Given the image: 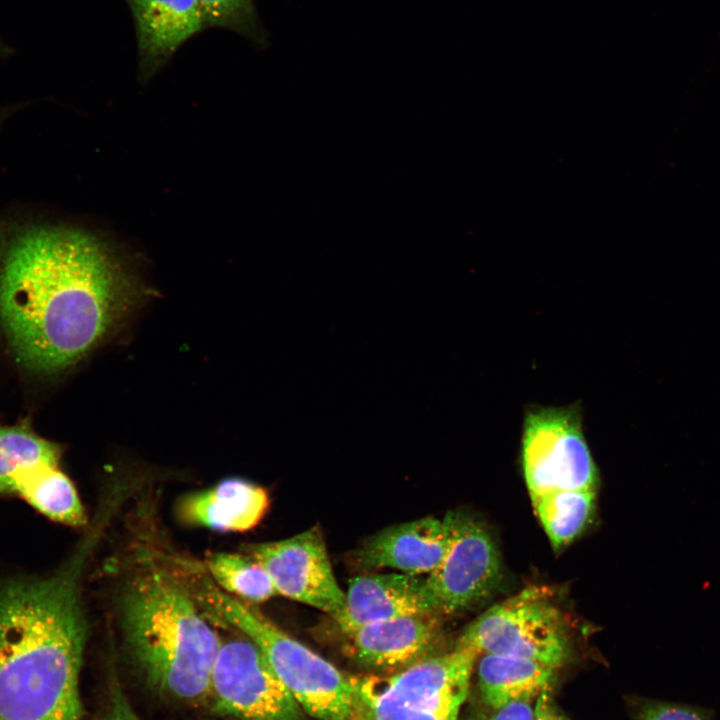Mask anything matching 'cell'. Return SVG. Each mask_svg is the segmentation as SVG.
Segmentation results:
<instances>
[{
    "instance_id": "9",
    "label": "cell",
    "mask_w": 720,
    "mask_h": 720,
    "mask_svg": "<svg viewBox=\"0 0 720 720\" xmlns=\"http://www.w3.org/2000/svg\"><path fill=\"white\" fill-rule=\"evenodd\" d=\"M501 560L486 527L472 517L454 513L451 545L426 585L440 616L463 611L488 597L502 576Z\"/></svg>"
},
{
    "instance_id": "2",
    "label": "cell",
    "mask_w": 720,
    "mask_h": 720,
    "mask_svg": "<svg viewBox=\"0 0 720 720\" xmlns=\"http://www.w3.org/2000/svg\"><path fill=\"white\" fill-rule=\"evenodd\" d=\"M96 536L51 574L0 581V720H81V579Z\"/></svg>"
},
{
    "instance_id": "17",
    "label": "cell",
    "mask_w": 720,
    "mask_h": 720,
    "mask_svg": "<svg viewBox=\"0 0 720 720\" xmlns=\"http://www.w3.org/2000/svg\"><path fill=\"white\" fill-rule=\"evenodd\" d=\"M59 446L29 425H0V496H16L18 483L48 466H59Z\"/></svg>"
},
{
    "instance_id": "1",
    "label": "cell",
    "mask_w": 720,
    "mask_h": 720,
    "mask_svg": "<svg viewBox=\"0 0 720 720\" xmlns=\"http://www.w3.org/2000/svg\"><path fill=\"white\" fill-rule=\"evenodd\" d=\"M144 294L125 256L66 225L17 231L0 260V326L22 364L62 372L105 342Z\"/></svg>"
},
{
    "instance_id": "16",
    "label": "cell",
    "mask_w": 720,
    "mask_h": 720,
    "mask_svg": "<svg viewBox=\"0 0 720 720\" xmlns=\"http://www.w3.org/2000/svg\"><path fill=\"white\" fill-rule=\"evenodd\" d=\"M558 670L528 659L481 654L477 665V683L481 698L489 708L536 699L550 690Z\"/></svg>"
},
{
    "instance_id": "20",
    "label": "cell",
    "mask_w": 720,
    "mask_h": 720,
    "mask_svg": "<svg viewBox=\"0 0 720 720\" xmlns=\"http://www.w3.org/2000/svg\"><path fill=\"white\" fill-rule=\"evenodd\" d=\"M207 569L222 590L245 602H263L276 594L266 570L248 554H212Z\"/></svg>"
},
{
    "instance_id": "13",
    "label": "cell",
    "mask_w": 720,
    "mask_h": 720,
    "mask_svg": "<svg viewBox=\"0 0 720 720\" xmlns=\"http://www.w3.org/2000/svg\"><path fill=\"white\" fill-rule=\"evenodd\" d=\"M424 613L439 615L425 577L401 572L365 574L350 581L344 609L335 620L348 634L371 623Z\"/></svg>"
},
{
    "instance_id": "26",
    "label": "cell",
    "mask_w": 720,
    "mask_h": 720,
    "mask_svg": "<svg viewBox=\"0 0 720 720\" xmlns=\"http://www.w3.org/2000/svg\"><path fill=\"white\" fill-rule=\"evenodd\" d=\"M7 53H8L7 47L0 42V56L3 54H7Z\"/></svg>"
},
{
    "instance_id": "8",
    "label": "cell",
    "mask_w": 720,
    "mask_h": 720,
    "mask_svg": "<svg viewBox=\"0 0 720 720\" xmlns=\"http://www.w3.org/2000/svg\"><path fill=\"white\" fill-rule=\"evenodd\" d=\"M208 696L221 713L240 720H301L302 708L261 650L246 636L222 642Z\"/></svg>"
},
{
    "instance_id": "25",
    "label": "cell",
    "mask_w": 720,
    "mask_h": 720,
    "mask_svg": "<svg viewBox=\"0 0 720 720\" xmlns=\"http://www.w3.org/2000/svg\"><path fill=\"white\" fill-rule=\"evenodd\" d=\"M534 720H570L563 715L552 703L549 690L541 693L536 700V714Z\"/></svg>"
},
{
    "instance_id": "11",
    "label": "cell",
    "mask_w": 720,
    "mask_h": 720,
    "mask_svg": "<svg viewBox=\"0 0 720 720\" xmlns=\"http://www.w3.org/2000/svg\"><path fill=\"white\" fill-rule=\"evenodd\" d=\"M441 617L424 613L364 625L345 634L348 653L367 669L397 672L436 654L442 639Z\"/></svg>"
},
{
    "instance_id": "19",
    "label": "cell",
    "mask_w": 720,
    "mask_h": 720,
    "mask_svg": "<svg viewBox=\"0 0 720 720\" xmlns=\"http://www.w3.org/2000/svg\"><path fill=\"white\" fill-rule=\"evenodd\" d=\"M531 500L546 535L557 550L572 542L591 521L595 490H557Z\"/></svg>"
},
{
    "instance_id": "15",
    "label": "cell",
    "mask_w": 720,
    "mask_h": 720,
    "mask_svg": "<svg viewBox=\"0 0 720 720\" xmlns=\"http://www.w3.org/2000/svg\"><path fill=\"white\" fill-rule=\"evenodd\" d=\"M269 507L266 490L243 479H226L217 485L183 497L178 517L186 524L223 532L255 527Z\"/></svg>"
},
{
    "instance_id": "5",
    "label": "cell",
    "mask_w": 720,
    "mask_h": 720,
    "mask_svg": "<svg viewBox=\"0 0 720 720\" xmlns=\"http://www.w3.org/2000/svg\"><path fill=\"white\" fill-rule=\"evenodd\" d=\"M477 657L455 646L390 674L349 675L358 720H458Z\"/></svg>"
},
{
    "instance_id": "18",
    "label": "cell",
    "mask_w": 720,
    "mask_h": 720,
    "mask_svg": "<svg viewBox=\"0 0 720 720\" xmlns=\"http://www.w3.org/2000/svg\"><path fill=\"white\" fill-rule=\"evenodd\" d=\"M16 496L53 521L75 527L87 523L76 487L59 466L43 467L24 477Z\"/></svg>"
},
{
    "instance_id": "14",
    "label": "cell",
    "mask_w": 720,
    "mask_h": 720,
    "mask_svg": "<svg viewBox=\"0 0 720 720\" xmlns=\"http://www.w3.org/2000/svg\"><path fill=\"white\" fill-rule=\"evenodd\" d=\"M135 24L139 78L153 77L205 27L199 0H126Z\"/></svg>"
},
{
    "instance_id": "22",
    "label": "cell",
    "mask_w": 720,
    "mask_h": 720,
    "mask_svg": "<svg viewBox=\"0 0 720 720\" xmlns=\"http://www.w3.org/2000/svg\"><path fill=\"white\" fill-rule=\"evenodd\" d=\"M537 698L514 701L499 708L487 707V711L474 712L467 720H534Z\"/></svg>"
},
{
    "instance_id": "3",
    "label": "cell",
    "mask_w": 720,
    "mask_h": 720,
    "mask_svg": "<svg viewBox=\"0 0 720 720\" xmlns=\"http://www.w3.org/2000/svg\"><path fill=\"white\" fill-rule=\"evenodd\" d=\"M185 577L149 564L126 584L119 616L127 648L150 684L183 700L208 695L221 640Z\"/></svg>"
},
{
    "instance_id": "24",
    "label": "cell",
    "mask_w": 720,
    "mask_h": 720,
    "mask_svg": "<svg viewBox=\"0 0 720 720\" xmlns=\"http://www.w3.org/2000/svg\"><path fill=\"white\" fill-rule=\"evenodd\" d=\"M104 720H141L118 686L113 687L111 705Z\"/></svg>"
},
{
    "instance_id": "10",
    "label": "cell",
    "mask_w": 720,
    "mask_h": 720,
    "mask_svg": "<svg viewBox=\"0 0 720 720\" xmlns=\"http://www.w3.org/2000/svg\"><path fill=\"white\" fill-rule=\"evenodd\" d=\"M246 552L266 570L276 593L328 613L334 619L343 611L345 592L335 578L319 528L253 544Z\"/></svg>"
},
{
    "instance_id": "7",
    "label": "cell",
    "mask_w": 720,
    "mask_h": 720,
    "mask_svg": "<svg viewBox=\"0 0 720 720\" xmlns=\"http://www.w3.org/2000/svg\"><path fill=\"white\" fill-rule=\"evenodd\" d=\"M521 465L531 498L557 490H595L598 471L578 404L535 405L525 410Z\"/></svg>"
},
{
    "instance_id": "6",
    "label": "cell",
    "mask_w": 720,
    "mask_h": 720,
    "mask_svg": "<svg viewBox=\"0 0 720 720\" xmlns=\"http://www.w3.org/2000/svg\"><path fill=\"white\" fill-rule=\"evenodd\" d=\"M456 646L478 655L533 660L559 669L570 655L563 617L544 589L527 588L490 607L472 621Z\"/></svg>"
},
{
    "instance_id": "12",
    "label": "cell",
    "mask_w": 720,
    "mask_h": 720,
    "mask_svg": "<svg viewBox=\"0 0 720 720\" xmlns=\"http://www.w3.org/2000/svg\"><path fill=\"white\" fill-rule=\"evenodd\" d=\"M454 513L399 523L369 538L356 552L358 567L393 568L411 575L430 574L442 562L452 542Z\"/></svg>"
},
{
    "instance_id": "4",
    "label": "cell",
    "mask_w": 720,
    "mask_h": 720,
    "mask_svg": "<svg viewBox=\"0 0 720 720\" xmlns=\"http://www.w3.org/2000/svg\"><path fill=\"white\" fill-rule=\"evenodd\" d=\"M202 576L187 578L200 606L261 650L302 710L319 720H358L349 675Z\"/></svg>"
},
{
    "instance_id": "23",
    "label": "cell",
    "mask_w": 720,
    "mask_h": 720,
    "mask_svg": "<svg viewBox=\"0 0 720 720\" xmlns=\"http://www.w3.org/2000/svg\"><path fill=\"white\" fill-rule=\"evenodd\" d=\"M637 720H705L695 709L663 702L644 703L637 713Z\"/></svg>"
},
{
    "instance_id": "21",
    "label": "cell",
    "mask_w": 720,
    "mask_h": 720,
    "mask_svg": "<svg viewBox=\"0 0 720 720\" xmlns=\"http://www.w3.org/2000/svg\"><path fill=\"white\" fill-rule=\"evenodd\" d=\"M205 27H222L257 43L265 41L253 0H199Z\"/></svg>"
}]
</instances>
